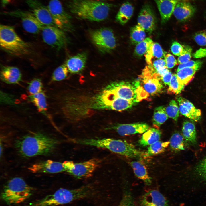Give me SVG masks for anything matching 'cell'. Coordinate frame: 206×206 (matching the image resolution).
I'll return each mask as SVG.
<instances>
[{
	"instance_id": "6da1fadb",
	"label": "cell",
	"mask_w": 206,
	"mask_h": 206,
	"mask_svg": "<svg viewBox=\"0 0 206 206\" xmlns=\"http://www.w3.org/2000/svg\"><path fill=\"white\" fill-rule=\"evenodd\" d=\"M113 4L93 0H69L68 7L78 18L99 22L105 20Z\"/></svg>"
},
{
	"instance_id": "7a4b0ae2",
	"label": "cell",
	"mask_w": 206,
	"mask_h": 206,
	"mask_svg": "<svg viewBox=\"0 0 206 206\" xmlns=\"http://www.w3.org/2000/svg\"><path fill=\"white\" fill-rule=\"evenodd\" d=\"M58 142L43 134L33 133L26 135L16 142V148L23 156L31 157L48 154L55 148Z\"/></svg>"
},
{
	"instance_id": "3957f363",
	"label": "cell",
	"mask_w": 206,
	"mask_h": 206,
	"mask_svg": "<svg viewBox=\"0 0 206 206\" xmlns=\"http://www.w3.org/2000/svg\"><path fill=\"white\" fill-rule=\"evenodd\" d=\"M76 143L107 149L114 153L131 158H140L147 157L146 152L138 150L132 144L120 139L112 138L77 139Z\"/></svg>"
},
{
	"instance_id": "277c9868",
	"label": "cell",
	"mask_w": 206,
	"mask_h": 206,
	"mask_svg": "<svg viewBox=\"0 0 206 206\" xmlns=\"http://www.w3.org/2000/svg\"><path fill=\"white\" fill-rule=\"evenodd\" d=\"M0 45L2 50L13 56H21L30 52L29 44L18 35L11 26L0 25Z\"/></svg>"
},
{
	"instance_id": "5b68a950",
	"label": "cell",
	"mask_w": 206,
	"mask_h": 206,
	"mask_svg": "<svg viewBox=\"0 0 206 206\" xmlns=\"http://www.w3.org/2000/svg\"><path fill=\"white\" fill-rule=\"evenodd\" d=\"M33 192V188L23 179L15 177L5 184L1 193V198L7 204H19L29 198Z\"/></svg>"
},
{
	"instance_id": "8992f818",
	"label": "cell",
	"mask_w": 206,
	"mask_h": 206,
	"mask_svg": "<svg viewBox=\"0 0 206 206\" xmlns=\"http://www.w3.org/2000/svg\"><path fill=\"white\" fill-rule=\"evenodd\" d=\"M101 161L99 159L94 158L79 163L66 161L62 165L66 171L75 178L80 179L91 177L100 165Z\"/></svg>"
},
{
	"instance_id": "52a82bcc",
	"label": "cell",
	"mask_w": 206,
	"mask_h": 206,
	"mask_svg": "<svg viewBox=\"0 0 206 206\" xmlns=\"http://www.w3.org/2000/svg\"><path fill=\"white\" fill-rule=\"evenodd\" d=\"M139 80L131 82L121 81L110 83L104 89L118 97L138 102L140 101Z\"/></svg>"
},
{
	"instance_id": "ba28073f",
	"label": "cell",
	"mask_w": 206,
	"mask_h": 206,
	"mask_svg": "<svg viewBox=\"0 0 206 206\" xmlns=\"http://www.w3.org/2000/svg\"><path fill=\"white\" fill-rule=\"evenodd\" d=\"M93 43L101 53H109L116 46V38L112 30L102 28L92 31L90 34Z\"/></svg>"
},
{
	"instance_id": "9c48e42d",
	"label": "cell",
	"mask_w": 206,
	"mask_h": 206,
	"mask_svg": "<svg viewBox=\"0 0 206 206\" xmlns=\"http://www.w3.org/2000/svg\"><path fill=\"white\" fill-rule=\"evenodd\" d=\"M140 77V86L149 95L157 94L162 91L163 85L160 82L161 77L151 66L145 67Z\"/></svg>"
},
{
	"instance_id": "30bf717a",
	"label": "cell",
	"mask_w": 206,
	"mask_h": 206,
	"mask_svg": "<svg viewBox=\"0 0 206 206\" xmlns=\"http://www.w3.org/2000/svg\"><path fill=\"white\" fill-rule=\"evenodd\" d=\"M1 14L20 19L24 29L26 31L32 34L38 33L41 31L44 26L31 11L17 9L2 12Z\"/></svg>"
},
{
	"instance_id": "8fae6325",
	"label": "cell",
	"mask_w": 206,
	"mask_h": 206,
	"mask_svg": "<svg viewBox=\"0 0 206 206\" xmlns=\"http://www.w3.org/2000/svg\"><path fill=\"white\" fill-rule=\"evenodd\" d=\"M56 27L64 31H71V17L64 9L59 0H51L47 6Z\"/></svg>"
},
{
	"instance_id": "7c38bea8",
	"label": "cell",
	"mask_w": 206,
	"mask_h": 206,
	"mask_svg": "<svg viewBox=\"0 0 206 206\" xmlns=\"http://www.w3.org/2000/svg\"><path fill=\"white\" fill-rule=\"evenodd\" d=\"M41 31L43 41L57 50L64 47L68 41L64 31L56 26L44 25Z\"/></svg>"
},
{
	"instance_id": "4fadbf2b",
	"label": "cell",
	"mask_w": 206,
	"mask_h": 206,
	"mask_svg": "<svg viewBox=\"0 0 206 206\" xmlns=\"http://www.w3.org/2000/svg\"><path fill=\"white\" fill-rule=\"evenodd\" d=\"M31 12L43 25L56 26L47 6L38 0H25Z\"/></svg>"
},
{
	"instance_id": "5bb4252c",
	"label": "cell",
	"mask_w": 206,
	"mask_h": 206,
	"mask_svg": "<svg viewBox=\"0 0 206 206\" xmlns=\"http://www.w3.org/2000/svg\"><path fill=\"white\" fill-rule=\"evenodd\" d=\"M156 19L153 8L146 3L143 5L138 14L137 25L145 31L151 33L155 29Z\"/></svg>"
},
{
	"instance_id": "9a60e30c",
	"label": "cell",
	"mask_w": 206,
	"mask_h": 206,
	"mask_svg": "<svg viewBox=\"0 0 206 206\" xmlns=\"http://www.w3.org/2000/svg\"><path fill=\"white\" fill-rule=\"evenodd\" d=\"M107 130H115L119 134L124 136L136 134H142L150 128L146 123L137 122L128 124H117L107 128Z\"/></svg>"
},
{
	"instance_id": "2e32d148",
	"label": "cell",
	"mask_w": 206,
	"mask_h": 206,
	"mask_svg": "<svg viewBox=\"0 0 206 206\" xmlns=\"http://www.w3.org/2000/svg\"><path fill=\"white\" fill-rule=\"evenodd\" d=\"M28 169L34 173H55L65 171L62 163L50 160L35 163Z\"/></svg>"
},
{
	"instance_id": "e0dca14e",
	"label": "cell",
	"mask_w": 206,
	"mask_h": 206,
	"mask_svg": "<svg viewBox=\"0 0 206 206\" xmlns=\"http://www.w3.org/2000/svg\"><path fill=\"white\" fill-rule=\"evenodd\" d=\"M140 203L141 206H169L166 198L156 190L145 193L141 197Z\"/></svg>"
},
{
	"instance_id": "ac0fdd59",
	"label": "cell",
	"mask_w": 206,
	"mask_h": 206,
	"mask_svg": "<svg viewBox=\"0 0 206 206\" xmlns=\"http://www.w3.org/2000/svg\"><path fill=\"white\" fill-rule=\"evenodd\" d=\"M176 99L181 114L195 121L200 119L201 111L200 109L196 108L191 102L181 96H178Z\"/></svg>"
},
{
	"instance_id": "d6986e66",
	"label": "cell",
	"mask_w": 206,
	"mask_h": 206,
	"mask_svg": "<svg viewBox=\"0 0 206 206\" xmlns=\"http://www.w3.org/2000/svg\"><path fill=\"white\" fill-rule=\"evenodd\" d=\"M196 10L195 7L190 3L180 1L176 5L173 14L178 21L183 22L191 18Z\"/></svg>"
},
{
	"instance_id": "ffe728a7",
	"label": "cell",
	"mask_w": 206,
	"mask_h": 206,
	"mask_svg": "<svg viewBox=\"0 0 206 206\" xmlns=\"http://www.w3.org/2000/svg\"><path fill=\"white\" fill-rule=\"evenodd\" d=\"M22 75L20 70L14 66H2L0 71V78L9 84H18L21 81Z\"/></svg>"
},
{
	"instance_id": "44dd1931",
	"label": "cell",
	"mask_w": 206,
	"mask_h": 206,
	"mask_svg": "<svg viewBox=\"0 0 206 206\" xmlns=\"http://www.w3.org/2000/svg\"><path fill=\"white\" fill-rule=\"evenodd\" d=\"M87 58V53H80L69 58L65 64L69 72L73 74L78 73L85 68Z\"/></svg>"
},
{
	"instance_id": "7402d4cb",
	"label": "cell",
	"mask_w": 206,
	"mask_h": 206,
	"mask_svg": "<svg viewBox=\"0 0 206 206\" xmlns=\"http://www.w3.org/2000/svg\"><path fill=\"white\" fill-rule=\"evenodd\" d=\"M159 10L161 22L164 24L170 18L177 3L180 0H154Z\"/></svg>"
},
{
	"instance_id": "603a6c76",
	"label": "cell",
	"mask_w": 206,
	"mask_h": 206,
	"mask_svg": "<svg viewBox=\"0 0 206 206\" xmlns=\"http://www.w3.org/2000/svg\"><path fill=\"white\" fill-rule=\"evenodd\" d=\"M134 8L132 4L126 1L122 5L116 15V21L122 25L126 23L132 17Z\"/></svg>"
},
{
	"instance_id": "cb8c5ba5",
	"label": "cell",
	"mask_w": 206,
	"mask_h": 206,
	"mask_svg": "<svg viewBox=\"0 0 206 206\" xmlns=\"http://www.w3.org/2000/svg\"><path fill=\"white\" fill-rule=\"evenodd\" d=\"M161 136V130L156 128H149L144 133L138 142L142 146L150 145L159 141Z\"/></svg>"
},
{
	"instance_id": "d4e9b609",
	"label": "cell",
	"mask_w": 206,
	"mask_h": 206,
	"mask_svg": "<svg viewBox=\"0 0 206 206\" xmlns=\"http://www.w3.org/2000/svg\"><path fill=\"white\" fill-rule=\"evenodd\" d=\"M130 164L135 175L146 185H150L152 182L151 178L145 166L138 161H132Z\"/></svg>"
},
{
	"instance_id": "484cf974",
	"label": "cell",
	"mask_w": 206,
	"mask_h": 206,
	"mask_svg": "<svg viewBox=\"0 0 206 206\" xmlns=\"http://www.w3.org/2000/svg\"><path fill=\"white\" fill-rule=\"evenodd\" d=\"M29 97L39 112L46 114L47 110L46 96L43 91L34 95H29Z\"/></svg>"
},
{
	"instance_id": "4316f807",
	"label": "cell",
	"mask_w": 206,
	"mask_h": 206,
	"mask_svg": "<svg viewBox=\"0 0 206 206\" xmlns=\"http://www.w3.org/2000/svg\"><path fill=\"white\" fill-rule=\"evenodd\" d=\"M165 54L161 45L158 43L153 42L145 54L146 62L148 65H151L154 58L163 59Z\"/></svg>"
},
{
	"instance_id": "83f0119b",
	"label": "cell",
	"mask_w": 206,
	"mask_h": 206,
	"mask_svg": "<svg viewBox=\"0 0 206 206\" xmlns=\"http://www.w3.org/2000/svg\"><path fill=\"white\" fill-rule=\"evenodd\" d=\"M197 70L194 68H185L177 71L176 74L179 83L185 86L192 80Z\"/></svg>"
},
{
	"instance_id": "f1b7e54d",
	"label": "cell",
	"mask_w": 206,
	"mask_h": 206,
	"mask_svg": "<svg viewBox=\"0 0 206 206\" xmlns=\"http://www.w3.org/2000/svg\"><path fill=\"white\" fill-rule=\"evenodd\" d=\"M183 136L186 141L192 144L196 142V133L194 124L189 121L183 123L182 128Z\"/></svg>"
},
{
	"instance_id": "f546056e",
	"label": "cell",
	"mask_w": 206,
	"mask_h": 206,
	"mask_svg": "<svg viewBox=\"0 0 206 206\" xmlns=\"http://www.w3.org/2000/svg\"><path fill=\"white\" fill-rule=\"evenodd\" d=\"M168 116L166 112L165 107L161 106L154 109L152 118V124L156 128H159L168 119Z\"/></svg>"
},
{
	"instance_id": "4dcf8cb0",
	"label": "cell",
	"mask_w": 206,
	"mask_h": 206,
	"mask_svg": "<svg viewBox=\"0 0 206 206\" xmlns=\"http://www.w3.org/2000/svg\"><path fill=\"white\" fill-rule=\"evenodd\" d=\"M185 140L183 136L179 133H174L169 141L171 149L174 152L184 150L186 146Z\"/></svg>"
},
{
	"instance_id": "1f68e13d",
	"label": "cell",
	"mask_w": 206,
	"mask_h": 206,
	"mask_svg": "<svg viewBox=\"0 0 206 206\" xmlns=\"http://www.w3.org/2000/svg\"><path fill=\"white\" fill-rule=\"evenodd\" d=\"M169 144V141H158L149 145L146 154L147 157L154 155L164 152Z\"/></svg>"
},
{
	"instance_id": "d6a6232c",
	"label": "cell",
	"mask_w": 206,
	"mask_h": 206,
	"mask_svg": "<svg viewBox=\"0 0 206 206\" xmlns=\"http://www.w3.org/2000/svg\"><path fill=\"white\" fill-rule=\"evenodd\" d=\"M145 31L140 27L137 25L131 29L130 31V39L134 44H137L142 41L145 38Z\"/></svg>"
},
{
	"instance_id": "836d02e7",
	"label": "cell",
	"mask_w": 206,
	"mask_h": 206,
	"mask_svg": "<svg viewBox=\"0 0 206 206\" xmlns=\"http://www.w3.org/2000/svg\"><path fill=\"white\" fill-rule=\"evenodd\" d=\"M69 70L65 64L57 67L52 75L51 82L59 81L65 79L67 77Z\"/></svg>"
},
{
	"instance_id": "e575fe53",
	"label": "cell",
	"mask_w": 206,
	"mask_h": 206,
	"mask_svg": "<svg viewBox=\"0 0 206 206\" xmlns=\"http://www.w3.org/2000/svg\"><path fill=\"white\" fill-rule=\"evenodd\" d=\"M153 43L150 38H146L136 44L134 50L135 55L139 57H141L145 55Z\"/></svg>"
},
{
	"instance_id": "d590c367",
	"label": "cell",
	"mask_w": 206,
	"mask_h": 206,
	"mask_svg": "<svg viewBox=\"0 0 206 206\" xmlns=\"http://www.w3.org/2000/svg\"><path fill=\"white\" fill-rule=\"evenodd\" d=\"M165 110L168 117L175 121H177L180 112L177 103L175 100H171L168 106L165 107Z\"/></svg>"
},
{
	"instance_id": "8d00e7d4",
	"label": "cell",
	"mask_w": 206,
	"mask_h": 206,
	"mask_svg": "<svg viewBox=\"0 0 206 206\" xmlns=\"http://www.w3.org/2000/svg\"><path fill=\"white\" fill-rule=\"evenodd\" d=\"M43 84L39 78H35L31 81L27 86V91L29 95H33L42 92Z\"/></svg>"
},
{
	"instance_id": "74e56055",
	"label": "cell",
	"mask_w": 206,
	"mask_h": 206,
	"mask_svg": "<svg viewBox=\"0 0 206 206\" xmlns=\"http://www.w3.org/2000/svg\"><path fill=\"white\" fill-rule=\"evenodd\" d=\"M169 86L168 93L177 94L180 93L185 87L179 83L176 74L173 75Z\"/></svg>"
},
{
	"instance_id": "f35d334b",
	"label": "cell",
	"mask_w": 206,
	"mask_h": 206,
	"mask_svg": "<svg viewBox=\"0 0 206 206\" xmlns=\"http://www.w3.org/2000/svg\"><path fill=\"white\" fill-rule=\"evenodd\" d=\"M150 65L160 77L167 69L165 61L163 58L157 59L152 62Z\"/></svg>"
},
{
	"instance_id": "ab89813d",
	"label": "cell",
	"mask_w": 206,
	"mask_h": 206,
	"mask_svg": "<svg viewBox=\"0 0 206 206\" xmlns=\"http://www.w3.org/2000/svg\"><path fill=\"white\" fill-rule=\"evenodd\" d=\"M183 50L182 53L179 56L177 59L178 63L182 64L189 61L191 57L192 49L189 46L183 45Z\"/></svg>"
},
{
	"instance_id": "60d3db41",
	"label": "cell",
	"mask_w": 206,
	"mask_h": 206,
	"mask_svg": "<svg viewBox=\"0 0 206 206\" xmlns=\"http://www.w3.org/2000/svg\"><path fill=\"white\" fill-rule=\"evenodd\" d=\"M196 172L201 179L206 181V157L198 165L196 169Z\"/></svg>"
},
{
	"instance_id": "b9f144b4",
	"label": "cell",
	"mask_w": 206,
	"mask_h": 206,
	"mask_svg": "<svg viewBox=\"0 0 206 206\" xmlns=\"http://www.w3.org/2000/svg\"><path fill=\"white\" fill-rule=\"evenodd\" d=\"M202 64V62L199 60L196 61L189 60L186 63L179 65L177 71L185 68H194L198 70L201 68Z\"/></svg>"
},
{
	"instance_id": "7bdbcfd3",
	"label": "cell",
	"mask_w": 206,
	"mask_h": 206,
	"mask_svg": "<svg viewBox=\"0 0 206 206\" xmlns=\"http://www.w3.org/2000/svg\"><path fill=\"white\" fill-rule=\"evenodd\" d=\"M117 206H135L132 195L128 192H126Z\"/></svg>"
},
{
	"instance_id": "ee69618b",
	"label": "cell",
	"mask_w": 206,
	"mask_h": 206,
	"mask_svg": "<svg viewBox=\"0 0 206 206\" xmlns=\"http://www.w3.org/2000/svg\"><path fill=\"white\" fill-rule=\"evenodd\" d=\"M194 39L196 43L200 46H206V33L201 31L196 33Z\"/></svg>"
},
{
	"instance_id": "f6af8a7d",
	"label": "cell",
	"mask_w": 206,
	"mask_h": 206,
	"mask_svg": "<svg viewBox=\"0 0 206 206\" xmlns=\"http://www.w3.org/2000/svg\"><path fill=\"white\" fill-rule=\"evenodd\" d=\"M164 59L167 68H171L177 64V61L175 57L171 54H165Z\"/></svg>"
},
{
	"instance_id": "bcb514c9",
	"label": "cell",
	"mask_w": 206,
	"mask_h": 206,
	"mask_svg": "<svg viewBox=\"0 0 206 206\" xmlns=\"http://www.w3.org/2000/svg\"><path fill=\"white\" fill-rule=\"evenodd\" d=\"M172 53L177 56H179L183 52V46L177 41H173L171 47Z\"/></svg>"
},
{
	"instance_id": "7dc6e473",
	"label": "cell",
	"mask_w": 206,
	"mask_h": 206,
	"mask_svg": "<svg viewBox=\"0 0 206 206\" xmlns=\"http://www.w3.org/2000/svg\"><path fill=\"white\" fill-rule=\"evenodd\" d=\"M173 75L171 72L167 69L161 76V80L164 84L169 86Z\"/></svg>"
},
{
	"instance_id": "c3c4849f",
	"label": "cell",
	"mask_w": 206,
	"mask_h": 206,
	"mask_svg": "<svg viewBox=\"0 0 206 206\" xmlns=\"http://www.w3.org/2000/svg\"><path fill=\"white\" fill-rule=\"evenodd\" d=\"M195 58H198L206 57V48H200L193 54Z\"/></svg>"
},
{
	"instance_id": "681fc988",
	"label": "cell",
	"mask_w": 206,
	"mask_h": 206,
	"mask_svg": "<svg viewBox=\"0 0 206 206\" xmlns=\"http://www.w3.org/2000/svg\"><path fill=\"white\" fill-rule=\"evenodd\" d=\"M11 0H1L3 6H5Z\"/></svg>"
},
{
	"instance_id": "f907efd6",
	"label": "cell",
	"mask_w": 206,
	"mask_h": 206,
	"mask_svg": "<svg viewBox=\"0 0 206 206\" xmlns=\"http://www.w3.org/2000/svg\"></svg>"
},
{
	"instance_id": "816d5d0a",
	"label": "cell",
	"mask_w": 206,
	"mask_h": 206,
	"mask_svg": "<svg viewBox=\"0 0 206 206\" xmlns=\"http://www.w3.org/2000/svg\"></svg>"
},
{
	"instance_id": "f5cc1de1",
	"label": "cell",
	"mask_w": 206,
	"mask_h": 206,
	"mask_svg": "<svg viewBox=\"0 0 206 206\" xmlns=\"http://www.w3.org/2000/svg\"></svg>"
}]
</instances>
